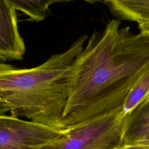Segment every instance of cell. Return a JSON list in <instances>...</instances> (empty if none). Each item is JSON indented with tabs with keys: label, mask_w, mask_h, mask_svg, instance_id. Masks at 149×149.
I'll return each mask as SVG.
<instances>
[{
	"label": "cell",
	"mask_w": 149,
	"mask_h": 149,
	"mask_svg": "<svg viewBox=\"0 0 149 149\" xmlns=\"http://www.w3.org/2000/svg\"><path fill=\"white\" fill-rule=\"evenodd\" d=\"M112 18L94 30L73 65L63 130L122 109L136 83L149 72V39L119 28Z\"/></svg>",
	"instance_id": "6da1fadb"
},
{
	"label": "cell",
	"mask_w": 149,
	"mask_h": 149,
	"mask_svg": "<svg viewBox=\"0 0 149 149\" xmlns=\"http://www.w3.org/2000/svg\"><path fill=\"white\" fill-rule=\"evenodd\" d=\"M83 35L41 65L20 69L0 61V114L9 112L63 130L72 70L88 39Z\"/></svg>",
	"instance_id": "7a4b0ae2"
},
{
	"label": "cell",
	"mask_w": 149,
	"mask_h": 149,
	"mask_svg": "<svg viewBox=\"0 0 149 149\" xmlns=\"http://www.w3.org/2000/svg\"><path fill=\"white\" fill-rule=\"evenodd\" d=\"M122 109L62 130L40 149H116L122 144Z\"/></svg>",
	"instance_id": "3957f363"
},
{
	"label": "cell",
	"mask_w": 149,
	"mask_h": 149,
	"mask_svg": "<svg viewBox=\"0 0 149 149\" xmlns=\"http://www.w3.org/2000/svg\"><path fill=\"white\" fill-rule=\"evenodd\" d=\"M61 132L10 115L0 114V149H40Z\"/></svg>",
	"instance_id": "277c9868"
},
{
	"label": "cell",
	"mask_w": 149,
	"mask_h": 149,
	"mask_svg": "<svg viewBox=\"0 0 149 149\" xmlns=\"http://www.w3.org/2000/svg\"><path fill=\"white\" fill-rule=\"evenodd\" d=\"M25 52L16 9L8 0H0V61L21 60Z\"/></svg>",
	"instance_id": "5b68a950"
},
{
	"label": "cell",
	"mask_w": 149,
	"mask_h": 149,
	"mask_svg": "<svg viewBox=\"0 0 149 149\" xmlns=\"http://www.w3.org/2000/svg\"><path fill=\"white\" fill-rule=\"evenodd\" d=\"M149 132V95L123 118L122 144H134Z\"/></svg>",
	"instance_id": "8992f818"
},
{
	"label": "cell",
	"mask_w": 149,
	"mask_h": 149,
	"mask_svg": "<svg viewBox=\"0 0 149 149\" xmlns=\"http://www.w3.org/2000/svg\"><path fill=\"white\" fill-rule=\"evenodd\" d=\"M105 4L120 21L149 22V0H106Z\"/></svg>",
	"instance_id": "52a82bcc"
},
{
	"label": "cell",
	"mask_w": 149,
	"mask_h": 149,
	"mask_svg": "<svg viewBox=\"0 0 149 149\" xmlns=\"http://www.w3.org/2000/svg\"><path fill=\"white\" fill-rule=\"evenodd\" d=\"M14 8L29 17V20L39 22L44 20L49 7L55 3L73 0H8Z\"/></svg>",
	"instance_id": "ba28073f"
},
{
	"label": "cell",
	"mask_w": 149,
	"mask_h": 149,
	"mask_svg": "<svg viewBox=\"0 0 149 149\" xmlns=\"http://www.w3.org/2000/svg\"><path fill=\"white\" fill-rule=\"evenodd\" d=\"M149 95V72L144 74L129 93L122 108L123 118Z\"/></svg>",
	"instance_id": "9c48e42d"
},
{
	"label": "cell",
	"mask_w": 149,
	"mask_h": 149,
	"mask_svg": "<svg viewBox=\"0 0 149 149\" xmlns=\"http://www.w3.org/2000/svg\"><path fill=\"white\" fill-rule=\"evenodd\" d=\"M138 25L140 30L139 34L143 37L149 39V22L139 23Z\"/></svg>",
	"instance_id": "30bf717a"
},
{
	"label": "cell",
	"mask_w": 149,
	"mask_h": 149,
	"mask_svg": "<svg viewBox=\"0 0 149 149\" xmlns=\"http://www.w3.org/2000/svg\"><path fill=\"white\" fill-rule=\"evenodd\" d=\"M116 149H149V145L135 144L131 145H123Z\"/></svg>",
	"instance_id": "8fae6325"
},
{
	"label": "cell",
	"mask_w": 149,
	"mask_h": 149,
	"mask_svg": "<svg viewBox=\"0 0 149 149\" xmlns=\"http://www.w3.org/2000/svg\"><path fill=\"white\" fill-rule=\"evenodd\" d=\"M136 144H147L149 145V132L148 133L146 134L145 137L140 141Z\"/></svg>",
	"instance_id": "7c38bea8"
},
{
	"label": "cell",
	"mask_w": 149,
	"mask_h": 149,
	"mask_svg": "<svg viewBox=\"0 0 149 149\" xmlns=\"http://www.w3.org/2000/svg\"><path fill=\"white\" fill-rule=\"evenodd\" d=\"M91 3H97V2H100V3H105V1L106 0H82Z\"/></svg>",
	"instance_id": "4fadbf2b"
}]
</instances>
